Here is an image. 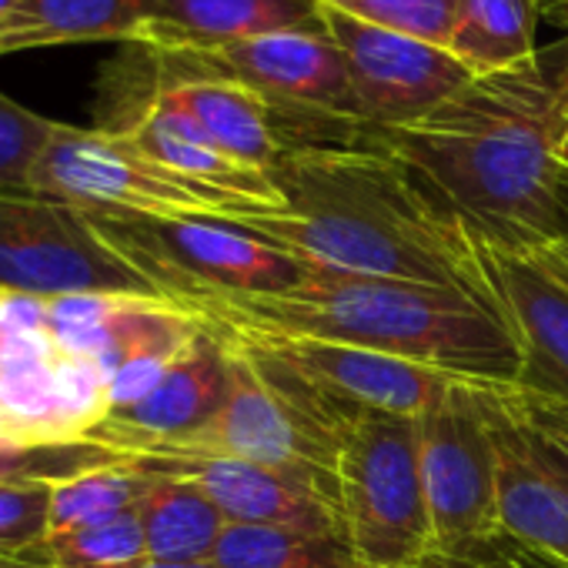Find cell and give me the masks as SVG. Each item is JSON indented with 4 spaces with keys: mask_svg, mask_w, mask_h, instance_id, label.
I'll list each match as a JSON object with an SVG mask.
<instances>
[{
    "mask_svg": "<svg viewBox=\"0 0 568 568\" xmlns=\"http://www.w3.org/2000/svg\"><path fill=\"white\" fill-rule=\"evenodd\" d=\"M0 292L38 298L161 295L94 227L88 211L41 194H0Z\"/></svg>",
    "mask_w": 568,
    "mask_h": 568,
    "instance_id": "obj_7",
    "label": "cell"
},
{
    "mask_svg": "<svg viewBox=\"0 0 568 568\" xmlns=\"http://www.w3.org/2000/svg\"><path fill=\"white\" fill-rule=\"evenodd\" d=\"M0 568H24V565H14V561H4V558H0Z\"/></svg>",
    "mask_w": 568,
    "mask_h": 568,
    "instance_id": "obj_40",
    "label": "cell"
},
{
    "mask_svg": "<svg viewBox=\"0 0 568 568\" xmlns=\"http://www.w3.org/2000/svg\"><path fill=\"white\" fill-rule=\"evenodd\" d=\"M231 385V345L221 328L197 332L191 348L168 368L161 385L134 408L108 415L91 442L124 455H154L191 442L224 405Z\"/></svg>",
    "mask_w": 568,
    "mask_h": 568,
    "instance_id": "obj_13",
    "label": "cell"
},
{
    "mask_svg": "<svg viewBox=\"0 0 568 568\" xmlns=\"http://www.w3.org/2000/svg\"><path fill=\"white\" fill-rule=\"evenodd\" d=\"M538 14L568 31V0H538Z\"/></svg>",
    "mask_w": 568,
    "mask_h": 568,
    "instance_id": "obj_36",
    "label": "cell"
},
{
    "mask_svg": "<svg viewBox=\"0 0 568 568\" xmlns=\"http://www.w3.org/2000/svg\"><path fill=\"white\" fill-rule=\"evenodd\" d=\"M508 395V392H505ZM511 402V398H508ZM515 408V405H511ZM518 412V408H515ZM521 415V412H518ZM528 425H531V432L538 435V442H541V448H545V455H548V462L558 468V475L565 478V485H568V432L565 428H558V425H548V422H538V418H528V415H521Z\"/></svg>",
    "mask_w": 568,
    "mask_h": 568,
    "instance_id": "obj_34",
    "label": "cell"
},
{
    "mask_svg": "<svg viewBox=\"0 0 568 568\" xmlns=\"http://www.w3.org/2000/svg\"><path fill=\"white\" fill-rule=\"evenodd\" d=\"M322 24L345 54L355 114L365 131L422 121L475 78L448 48L372 28L328 8H322Z\"/></svg>",
    "mask_w": 568,
    "mask_h": 568,
    "instance_id": "obj_11",
    "label": "cell"
},
{
    "mask_svg": "<svg viewBox=\"0 0 568 568\" xmlns=\"http://www.w3.org/2000/svg\"><path fill=\"white\" fill-rule=\"evenodd\" d=\"M48 561L51 568H138L151 558L141 518L131 508L118 518L48 538Z\"/></svg>",
    "mask_w": 568,
    "mask_h": 568,
    "instance_id": "obj_26",
    "label": "cell"
},
{
    "mask_svg": "<svg viewBox=\"0 0 568 568\" xmlns=\"http://www.w3.org/2000/svg\"><path fill=\"white\" fill-rule=\"evenodd\" d=\"M271 181L281 211L234 224L292 254L305 271L462 288L475 298V244L368 131L358 141L288 144Z\"/></svg>",
    "mask_w": 568,
    "mask_h": 568,
    "instance_id": "obj_2",
    "label": "cell"
},
{
    "mask_svg": "<svg viewBox=\"0 0 568 568\" xmlns=\"http://www.w3.org/2000/svg\"><path fill=\"white\" fill-rule=\"evenodd\" d=\"M148 475L151 481L134 508L148 538V558L171 565L211 561L227 518L197 485L174 475Z\"/></svg>",
    "mask_w": 568,
    "mask_h": 568,
    "instance_id": "obj_21",
    "label": "cell"
},
{
    "mask_svg": "<svg viewBox=\"0 0 568 568\" xmlns=\"http://www.w3.org/2000/svg\"><path fill=\"white\" fill-rule=\"evenodd\" d=\"M138 568H221V565H214V561H178V565H171V561H144Z\"/></svg>",
    "mask_w": 568,
    "mask_h": 568,
    "instance_id": "obj_37",
    "label": "cell"
},
{
    "mask_svg": "<svg viewBox=\"0 0 568 568\" xmlns=\"http://www.w3.org/2000/svg\"><path fill=\"white\" fill-rule=\"evenodd\" d=\"M108 131L128 134L151 161L164 164L168 171H174L187 181L234 194L264 211L284 207V194L277 191L271 174L244 168L241 161L227 158L187 118H181L178 111H171L151 98H144L118 128H108Z\"/></svg>",
    "mask_w": 568,
    "mask_h": 568,
    "instance_id": "obj_18",
    "label": "cell"
},
{
    "mask_svg": "<svg viewBox=\"0 0 568 568\" xmlns=\"http://www.w3.org/2000/svg\"><path fill=\"white\" fill-rule=\"evenodd\" d=\"M508 385H481V408L495 445L501 528L568 565V485L548 462L531 425L511 408Z\"/></svg>",
    "mask_w": 568,
    "mask_h": 568,
    "instance_id": "obj_15",
    "label": "cell"
},
{
    "mask_svg": "<svg viewBox=\"0 0 568 568\" xmlns=\"http://www.w3.org/2000/svg\"><path fill=\"white\" fill-rule=\"evenodd\" d=\"M34 194L81 207L88 214L111 217H217L234 221L261 214L264 207L247 204L234 194L187 181L164 164L151 161L128 134L108 128H71L58 124L51 144L34 168Z\"/></svg>",
    "mask_w": 568,
    "mask_h": 568,
    "instance_id": "obj_4",
    "label": "cell"
},
{
    "mask_svg": "<svg viewBox=\"0 0 568 568\" xmlns=\"http://www.w3.org/2000/svg\"><path fill=\"white\" fill-rule=\"evenodd\" d=\"M48 302H51V298L18 295V292H0V338L51 332V328H48Z\"/></svg>",
    "mask_w": 568,
    "mask_h": 568,
    "instance_id": "obj_31",
    "label": "cell"
},
{
    "mask_svg": "<svg viewBox=\"0 0 568 568\" xmlns=\"http://www.w3.org/2000/svg\"><path fill=\"white\" fill-rule=\"evenodd\" d=\"M207 325L221 328L251 358L288 372L352 408L422 418L435 412L462 382L445 372L412 365L405 358H392L372 348L332 342V338L292 335L247 322H207Z\"/></svg>",
    "mask_w": 568,
    "mask_h": 568,
    "instance_id": "obj_10",
    "label": "cell"
},
{
    "mask_svg": "<svg viewBox=\"0 0 568 568\" xmlns=\"http://www.w3.org/2000/svg\"><path fill=\"white\" fill-rule=\"evenodd\" d=\"M154 475H174L197 485L234 525H281L345 535L338 505L312 481L254 462L221 455H128Z\"/></svg>",
    "mask_w": 568,
    "mask_h": 568,
    "instance_id": "obj_14",
    "label": "cell"
},
{
    "mask_svg": "<svg viewBox=\"0 0 568 568\" xmlns=\"http://www.w3.org/2000/svg\"><path fill=\"white\" fill-rule=\"evenodd\" d=\"M201 322H247L372 348L478 385H521L525 358L505 322L475 295L442 284L305 271L284 295L184 288L171 295Z\"/></svg>",
    "mask_w": 568,
    "mask_h": 568,
    "instance_id": "obj_3",
    "label": "cell"
},
{
    "mask_svg": "<svg viewBox=\"0 0 568 568\" xmlns=\"http://www.w3.org/2000/svg\"><path fill=\"white\" fill-rule=\"evenodd\" d=\"M211 561L221 568H365L345 535L234 521L221 531Z\"/></svg>",
    "mask_w": 568,
    "mask_h": 568,
    "instance_id": "obj_23",
    "label": "cell"
},
{
    "mask_svg": "<svg viewBox=\"0 0 568 568\" xmlns=\"http://www.w3.org/2000/svg\"><path fill=\"white\" fill-rule=\"evenodd\" d=\"M8 438H14V432H11V425H8L4 412H0V442H8Z\"/></svg>",
    "mask_w": 568,
    "mask_h": 568,
    "instance_id": "obj_38",
    "label": "cell"
},
{
    "mask_svg": "<svg viewBox=\"0 0 568 568\" xmlns=\"http://www.w3.org/2000/svg\"><path fill=\"white\" fill-rule=\"evenodd\" d=\"M151 475L138 468L128 455L114 465L84 471L71 481L54 485L51 495V538L68 535L138 508Z\"/></svg>",
    "mask_w": 568,
    "mask_h": 568,
    "instance_id": "obj_24",
    "label": "cell"
},
{
    "mask_svg": "<svg viewBox=\"0 0 568 568\" xmlns=\"http://www.w3.org/2000/svg\"><path fill=\"white\" fill-rule=\"evenodd\" d=\"M14 4H18V0H0V18H4Z\"/></svg>",
    "mask_w": 568,
    "mask_h": 568,
    "instance_id": "obj_39",
    "label": "cell"
},
{
    "mask_svg": "<svg viewBox=\"0 0 568 568\" xmlns=\"http://www.w3.org/2000/svg\"><path fill=\"white\" fill-rule=\"evenodd\" d=\"M151 48L201 58L221 48L322 24L318 0H148Z\"/></svg>",
    "mask_w": 568,
    "mask_h": 568,
    "instance_id": "obj_17",
    "label": "cell"
},
{
    "mask_svg": "<svg viewBox=\"0 0 568 568\" xmlns=\"http://www.w3.org/2000/svg\"><path fill=\"white\" fill-rule=\"evenodd\" d=\"M101 41L151 48L148 0H18L0 18V58Z\"/></svg>",
    "mask_w": 568,
    "mask_h": 568,
    "instance_id": "obj_19",
    "label": "cell"
},
{
    "mask_svg": "<svg viewBox=\"0 0 568 568\" xmlns=\"http://www.w3.org/2000/svg\"><path fill=\"white\" fill-rule=\"evenodd\" d=\"M318 8L348 14L362 24L408 34L448 48L458 24L462 0H318Z\"/></svg>",
    "mask_w": 568,
    "mask_h": 568,
    "instance_id": "obj_28",
    "label": "cell"
},
{
    "mask_svg": "<svg viewBox=\"0 0 568 568\" xmlns=\"http://www.w3.org/2000/svg\"><path fill=\"white\" fill-rule=\"evenodd\" d=\"M61 355L64 348L51 332L0 338V412L18 442H64L58 398Z\"/></svg>",
    "mask_w": 568,
    "mask_h": 568,
    "instance_id": "obj_20",
    "label": "cell"
},
{
    "mask_svg": "<svg viewBox=\"0 0 568 568\" xmlns=\"http://www.w3.org/2000/svg\"><path fill=\"white\" fill-rule=\"evenodd\" d=\"M124 452L91 438L78 442H0V485H61L121 462Z\"/></svg>",
    "mask_w": 568,
    "mask_h": 568,
    "instance_id": "obj_25",
    "label": "cell"
},
{
    "mask_svg": "<svg viewBox=\"0 0 568 568\" xmlns=\"http://www.w3.org/2000/svg\"><path fill=\"white\" fill-rule=\"evenodd\" d=\"M94 227L171 298L184 288H214L237 295H284L302 284L305 267L257 237L254 231L217 217H111L91 214Z\"/></svg>",
    "mask_w": 568,
    "mask_h": 568,
    "instance_id": "obj_6",
    "label": "cell"
},
{
    "mask_svg": "<svg viewBox=\"0 0 568 568\" xmlns=\"http://www.w3.org/2000/svg\"><path fill=\"white\" fill-rule=\"evenodd\" d=\"M468 231L478 295L505 322L525 358L521 385L568 398V292L515 247Z\"/></svg>",
    "mask_w": 568,
    "mask_h": 568,
    "instance_id": "obj_12",
    "label": "cell"
},
{
    "mask_svg": "<svg viewBox=\"0 0 568 568\" xmlns=\"http://www.w3.org/2000/svg\"><path fill=\"white\" fill-rule=\"evenodd\" d=\"M505 392H508L511 405L521 415L548 422V425H558V428L568 432V398H558V395H548V392H535V388H525V385H508Z\"/></svg>",
    "mask_w": 568,
    "mask_h": 568,
    "instance_id": "obj_32",
    "label": "cell"
},
{
    "mask_svg": "<svg viewBox=\"0 0 568 568\" xmlns=\"http://www.w3.org/2000/svg\"><path fill=\"white\" fill-rule=\"evenodd\" d=\"M565 64L558 44L525 68L471 78L422 121L372 134L442 211L525 251L568 231V181L551 154Z\"/></svg>",
    "mask_w": 568,
    "mask_h": 568,
    "instance_id": "obj_1",
    "label": "cell"
},
{
    "mask_svg": "<svg viewBox=\"0 0 568 568\" xmlns=\"http://www.w3.org/2000/svg\"><path fill=\"white\" fill-rule=\"evenodd\" d=\"M54 485H0V558L24 568H51Z\"/></svg>",
    "mask_w": 568,
    "mask_h": 568,
    "instance_id": "obj_27",
    "label": "cell"
},
{
    "mask_svg": "<svg viewBox=\"0 0 568 568\" xmlns=\"http://www.w3.org/2000/svg\"><path fill=\"white\" fill-rule=\"evenodd\" d=\"M168 58L241 81L267 101L277 128L281 121L305 124L308 134L298 144H335L368 134L355 114L345 54L332 41L325 24L251 38L201 58Z\"/></svg>",
    "mask_w": 568,
    "mask_h": 568,
    "instance_id": "obj_8",
    "label": "cell"
},
{
    "mask_svg": "<svg viewBox=\"0 0 568 568\" xmlns=\"http://www.w3.org/2000/svg\"><path fill=\"white\" fill-rule=\"evenodd\" d=\"M148 51V48H144ZM154 54V51H151ZM161 64V81L151 88V101L187 118L214 148L244 168L271 174L284 154V141L274 124V111L261 94L234 78L181 64L168 54H154Z\"/></svg>",
    "mask_w": 568,
    "mask_h": 568,
    "instance_id": "obj_16",
    "label": "cell"
},
{
    "mask_svg": "<svg viewBox=\"0 0 568 568\" xmlns=\"http://www.w3.org/2000/svg\"><path fill=\"white\" fill-rule=\"evenodd\" d=\"M128 295H64L48 302V328L68 355L101 362L111 342V325Z\"/></svg>",
    "mask_w": 568,
    "mask_h": 568,
    "instance_id": "obj_30",
    "label": "cell"
},
{
    "mask_svg": "<svg viewBox=\"0 0 568 568\" xmlns=\"http://www.w3.org/2000/svg\"><path fill=\"white\" fill-rule=\"evenodd\" d=\"M538 21V0H462L448 51L475 78L515 71L541 54Z\"/></svg>",
    "mask_w": 568,
    "mask_h": 568,
    "instance_id": "obj_22",
    "label": "cell"
},
{
    "mask_svg": "<svg viewBox=\"0 0 568 568\" xmlns=\"http://www.w3.org/2000/svg\"><path fill=\"white\" fill-rule=\"evenodd\" d=\"M518 254H525L535 267H541L551 281H558L561 288L568 292V231L551 237V241H538V244H531V247H525Z\"/></svg>",
    "mask_w": 568,
    "mask_h": 568,
    "instance_id": "obj_33",
    "label": "cell"
},
{
    "mask_svg": "<svg viewBox=\"0 0 568 568\" xmlns=\"http://www.w3.org/2000/svg\"><path fill=\"white\" fill-rule=\"evenodd\" d=\"M338 511L365 568H425L432 521L418 468V422L362 408L338 455Z\"/></svg>",
    "mask_w": 568,
    "mask_h": 568,
    "instance_id": "obj_5",
    "label": "cell"
},
{
    "mask_svg": "<svg viewBox=\"0 0 568 568\" xmlns=\"http://www.w3.org/2000/svg\"><path fill=\"white\" fill-rule=\"evenodd\" d=\"M415 422L418 468L432 521V555H468L505 531L481 385L458 382L435 412Z\"/></svg>",
    "mask_w": 568,
    "mask_h": 568,
    "instance_id": "obj_9",
    "label": "cell"
},
{
    "mask_svg": "<svg viewBox=\"0 0 568 568\" xmlns=\"http://www.w3.org/2000/svg\"><path fill=\"white\" fill-rule=\"evenodd\" d=\"M551 154H555V164L561 168V174H565V181H568V64H565V71H561V81H558V104H555Z\"/></svg>",
    "mask_w": 568,
    "mask_h": 568,
    "instance_id": "obj_35",
    "label": "cell"
},
{
    "mask_svg": "<svg viewBox=\"0 0 568 568\" xmlns=\"http://www.w3.org/2000/svg\"><path fill=\"white\" fill-rule=\"evenodd\" d=\"M58 121H48L0 91V194H34V168L51 144Z\"/></svg>",
    "mask_w": 568,
    "mask_h": 568,
    "instance_id": "obj_29",
    "label": "cell"
}]
</instances>
